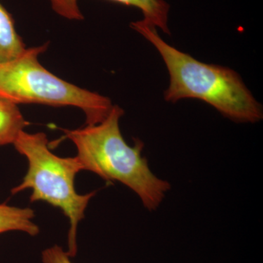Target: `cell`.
Returning <instances> with one entry per match:
<instances>
[{
	"instance_id": "cell-6",
	"label": "cell",
	"mask_w": 263,
	"mask_h": 263,
	"mask_svg": "<svg viewBox=\"0 0 263 263\" xmlns=\"http://www.w3.org/2000/svg\"><path fill=\"white\" fill-rule=\"evenodd\" d=\"M26 48L15 29L14 19L0 2V64L14 60Z\"/></svg>"
},
{
	"instance_id": "cell-5",
	"label": "cell",
	"mask_w": 263,
	"mask_h": 263,
	"mask_svg": "<svg viewBox=\"0 0 263 263\" xmlns=\"http://www.w3.org/2000/svg\"><path fill=\"white\" fill-rule=\"evenodd\" d=\"M52 10L62 18L70 21H82L84 15L79 8V0H48ZM127 6L135 7L143 13V20L170 34V5L164 0H110Z\"/></svg>"
},
{
	"instance_id": "cell-7",
	"label": "cell",
	"mask_w": 263,
	"mask_h": 263,
	"mask_svg": "<svg viewBox=\"0 0 263 263\" xmlns=\"http://www.w3.org/2000/svg\"><path fill=\"white\" fill-rule=\"evenodd\" d=\"M34 212L32 209L0 204V234L20 231L36 236L39 234L40 228L34 222Z\"/></svg>"
},
{
	"instance_id": "cell-8",
	"label": "cell",
	"mask_w": 263,
	"mask_h": 263,
	"mask_svg": "<svg viewBox=\"0 0 263 263\" xmlns=\"http://www.w3.org/2000/svg\"><path fill=\"white\" fill-rule=\"evenodd\" d=\"M29 124L18 105L0 97V147L13 144Z\"/></svg>"
},
{
	"instance_id": "cell-2",
	"label": "cell",
	"mask_w": 263,
	"mask_h": 263,
	"mask_svg": "<svg viewBox=\"0 0 263 263\" xmlns=\"http://www.w3.org/2000/svg\"><path fill=\"white\" fill-rule=\"evenodd\" d=\"M124 110L114 105L108 117L98 124L76 129H64L65 138L77 149L84 171L98 175L107 181H118L139 197L143 206L155 211L171 189L167 181L151 171L142 155L143 142L136 140L130 146L123 138L119 122Z\"/></svg>"
},
{
	"instance_id": "cell-9",
	"label": "cell",
	"mask_w": 263,
	"mask_h": 263,
	"mask_svg": "<svg viewBox=\"0 0 263 263\" xmlns=\"http://www.w3.org/2000/svg\"><path fill=\"white\" fill-rule=\"evenodd\" d=\"M71 257L60 246L54 245L42 252L43 263H73Z\"/></svg>"
},
{
	"instance_id": "cell-1",
	"label": "cell",
	"mask_w": 263,
	"mask_h": 263,
	"mask_svg": "<svg viewBox=\"0 0 263 263\" xmlns=\"http://www.w3.org/2000/svg\"><path fill=\"white\" fill-rule=\"evenodd\" d=\"M130 27L152 43L162 57L170 75L169 87L164 91L166 101L202 100L235 122L256 123L262 119V105L235 71L203 63L170 46L156 27L143 19L132 22Z\"/></svg>"
},
{
	"instance_id": "cell-4",
	"label": "cell",
	"mask_w": 263,
	"mask_h": 263,
	"mask_svg": "<svg viewBox=\"0 0 263 263\" xmlns=\"http://www.w3.org/2000/svg\"><path fill=\"white\" fill-rule=\"evenodd\" d=\"M48 43L26 48L11 61L0 64V97L19 104H39L81 109L86 125L103 122L113 108L107 97L63 80L45 68L38 60Z\"/></svg>"
},
{
	"instance_id": "cell-3",
	"label": "cell",
	"mask_w": 263,
	"mask_h": 263,
	"mask_svg": "<svg viewBox=\"0 0 263 263\" xmlns=\"http://www.w3.org/2000/svg\"><path fill=\"white\" fill-rule=\"evenodd\" d=\"M13 145L27 159L28 170L22 183L11 190L12 194L31 190V202H46L60 209L70 221L67 252L70 257H75L78 227L90 200L96 195V192L85 195L76 192V176L84 171L82 165L76 157H61L51 152L44 133L22 131Z\"/></svg>"
}]
</instances>
